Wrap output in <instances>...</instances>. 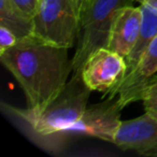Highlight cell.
Here are the masks:
<instances>
[{
    "instance_id": "obj_2",
    "label": "cell",
    "mask_w": 157,
    "mask_h": 157,
    "mask_svg": "<svg viewBox=\"0 0 157 157\" xmlns=\"http://www.w3.org/2000/svg\"><path fill=\"white\" fill-rule=\"evenodd\" d=\"M90 92L81 74H72L58 96L42 109H20L10 105H2V108L35 138L42 141H60L63 131L74 124L85 111Z\"/></svg>"
},
{
    "instance_id": "obj_11",
    "label": "cell",
    "mask_w": 157,
    "mask_h": 157,
    "mask_svg": "<svg viewBox=\"0 0 157 157\" xmlns=\"http://www.w3.org/2000/svg\"><path fill=\"white\" fill-rule=\"evenodd\" d=\"M141 100L145 113L157 120V74L144 85Z\"/></svg>"
},
{
    "instance_id": "obj_8",
    "label": "cell",
    "mask_w": 157,
    "mask_h": 157,
    "mask_svg": "<svg viewBox=\"0 0 157 157\" xmlns=\"http://www.w3.org/2000/svg\"><path fill=\"white\" fill-rule=\"evenodd\" d=\"M114 144L125 151L157 157V120L146 113L123 122Z\"/></svg>"
},
{
    "instance_id": "obj_3",
    "label": "cell",
    "mask_w": 157,
    "mask_h": 157,
    "mask_svg": "<svg viewBox=\"0 0 157 157\" xmlns=\"http://www.w3.org/2000/svg\"><path fill=\"white\" fill-rule=\"evenodd\" d=\"M133 0H92L81 23L76 50L71 58L72 74H80L83 63L94 51L107 48L116 12Z\"/></svg>"
},
{
    "instance_id": "obj_9",
    "label": "cell",
    "mask_w": 157,
    "mask_h": 157,
    "mask_svg": "<svg viewBox=\"0 0 157 157\" xmlns=\"http://www.w3.org/2000/svg\"><path fill=\"white\" fill-rule=\"evenodd\" d=\"M141 22L142 13L140 7L128 5L121 8L112 22L107 48L126 59L138 42Z\"/></svg>"
},
{
    "instance_id": "obj_1",
    "label": "cell",
    "mask_w": 157,
    "mask_h": 157,
    "mask_svg": "<svg viewBox=\"0 0 157 157\" xmlns=\"http://www.w3.org/2000/svg\"><path fill=\"white\" fill-rule=\"evenodd\" d=\"M68 50L30 35L0 54V61L22 87L27 108L42 109L63 90L72 74Z\"/></svg>"
},
{
    "instance_id": "obj_5",
    "label": "cell",
    "mask_w": 157,
    "mask_h": 157,
    "mask_svg": "<svg viewBox=\"0 0 157 157\" xmlns=\"http://www.w3.org/2000/svg\"><path fill=\"white\" fill-rule=\"evenodd\" d=\"M123 109L124 107L116 97H108L99 103L87 105L81 117L65 129L60 138L63 139L66 136L83 135L114 143L116 133L123 124L121 120Z\"/></svg>"
},
{
    "instance_id": "obj_13",
    "label": "cell",
    "mask_w": 157,
    "mask_h": 157,
    "mask_svg": "<svg viewBox=\"0 0 157 157\" xmlns=\"http://www.w3.org/2000/svg\"><path fill=\"white\" fill-rule=\"evenodd\" d=\"M17 41V37L14 35L13 31L6 26L0 25V54L12 48Z\"/></svg>"
},
{
    "instance_id": "obj_4",
    "label": "cell",
    "mask_w": 157,
    "mask_h": 157,
    "mask_svg": "<svg viewBox=\"0 0 157 157\" xmlns=\"http://www.w3.org/2000/svg\"><path fill=\"white\" fill-rule=\"evenodd\" d=\"M33 20V35L48 43L71 48L78 39L81 21L74 0H41Z\"/></svg>"
},
{
    "instance_id": "obj_15",
    "label": "cell",
    "mask_w": 157,
    "mask_h": 157,
    "mask_svg": "<svg viewBox=\"0 0 157 157\" xmlns=\"http://www.w3.org/2000/svg\"><path fill=\"white\" fill-rule=\"evenodd\" d=\"M90 2H92V0H87V3H88V7H90ZM87 9H88V8H87ZM86 11H87V10H86ZM85 13H86V12H85Z\"/></svg>"
},
{
    "instance_id": "obj_6",
    "label": "cell",
    "mask_w": 157,
    "mask_h": 157,
    "mask_svg": "<svg viewBox=\"0 0 157 157\" xmlns=\"http://www.w3.org/2000/svg\"><path fill=\"white\" fill-rule=\"evenodd\" d=\"M128 73L126 59L108 48L94 51L81 69V76L90 90L101 92L107 96Z\"/></svg>"
},
{
    "instance_id": "obj_14",
    "label": "cell",
    "mask_w": 157,
    "mask_h": 157,
    "mask_svg": "<svg viewBox=\"0 0 157 157\" xmlns=\"http://www.w3.org/2000/svg\"><path fill=\"white\" fill-rule=\"evenodd\" d=\"M74 3H75V6H76V9H78V17H80V21H81V23H82L84 14H85L86 10H87V8H88L87 0H74Z\"/></svg>"
},
{
    "instance_id": "obj_10",
    "label": "cell",
    "mask_w": 157,
    "mask_h": 157,
    "mask_svg": "<svg viewBox=\"0 0 157 157\" xmlns=\"http://www.w3.org/2000/svg\"><path fill=\"white\" fill-rule=\"evenodd\" d=\"M0 25L13 31L17 39L33 33V20L20 11L11 0H0Z\"/></svg>"
},
{
    "instance_id": "obj_7",
    "label": "cell",
    "mask_w": 157,
    "mask_h": 157,
    "mask_svg": "<svg viewBox=\"0 0 157 157\" xmlns=\"http://www.w3.org/2000/svg\"><path fill=\"white\" fill-rule=\"evenodd\" d=\"M157 74V36L148 43L136 67L127 73L125 78L107 95L116 97L123 107L141 100L144 85Z\"/></svg>"
},
{
    "instance_id": "obj_12",
    "label": "cell",
    "mask_w": 157,
    "mask_h": 157,
    "mask_svg": "<svg viewBox=\"0 0 157 157\" xmlns=\"http://www.w3.org/2000/svg\"><path fill=\"white\" fill-rule=\"evenodd\" d=\"M12 3L28 17L33 18L41 0H11Z\"/></svg>"
}]
</instances>
